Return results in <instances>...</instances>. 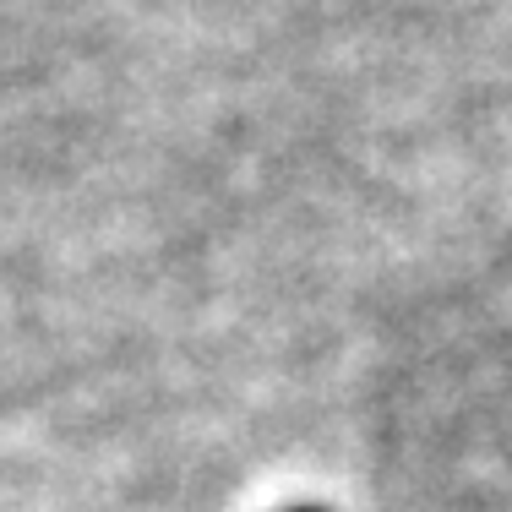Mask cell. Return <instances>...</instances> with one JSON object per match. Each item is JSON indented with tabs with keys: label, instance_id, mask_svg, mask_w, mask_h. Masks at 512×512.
<instances>
[{
	"label": "cell",
	"instance_id": "1",
	"mask_svg": "<svg viewBox=\"0 0 512 512\" xmlns=\"http://www.w3.org/2000/svg\"><path fill=\"white\" fill-rule=\"evenodd\" d=\"M295 512H316V507H295Z\"/></svg>",
	"mask_w": 512,
	"mask_h": 512
}]
</instances>
